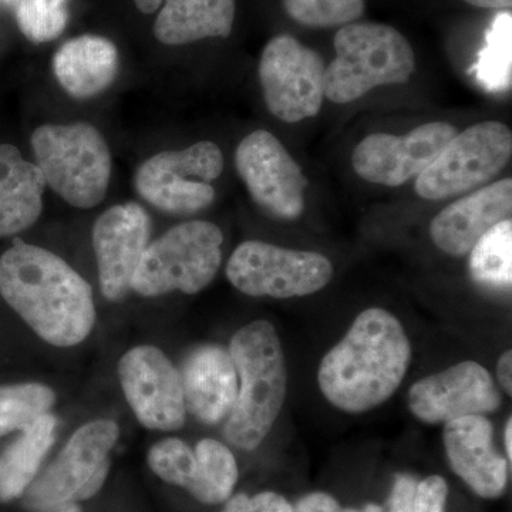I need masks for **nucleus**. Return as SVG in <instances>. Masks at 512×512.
Masks as SVG:
<instances>
[{
  "mask_svg": "<svg viewBox=\"0 0 512 512\" xmlns=\"http://www.w3.org/2000/svg\"><path fill=\"white\" fill-rule=\"evenodd\" d=\"M0 295L40 339L57 348L79 345L96 325L89 282L60 256L19 239L0 256Z\"/></svg>",
  "mask_w": 512,
  "mask_h": 512,
  "instance_id": "obj_1",
  "label": "nucleus"
},
{
  "mask_svg": "<svg viewBox=\"0 0 512 512\" xmlns=\"http://www.w3.org/2000/svg\"><path fill=\"white\" fill-rule=\"evenodd\" d=\"M410 359L412 345L399 319L382 308H369L323 357L319 387L342 412H367L399 389Z\"/></svg>",
  "mask_w": 512,
  "mask_h": 512,
  "instance_id": "obj_2",
  "label": "nucleus"
},
{
  "mask_svg": "<svg viewBox=\"0 0 512 512\" xmlns=\"http://www.w3.org/2000/svg\"><path fill=\"white\" fill-rule=\"evenodd\" d=\"M228 352L241 384L225 423V439L241 450H255L274 427L286 399L281 340L272 323L255 320L235 333Z\"/></svg>",
  "mask_w": 512,
  "mask_h": 512,
  "instance_id": "obj_3",
  "label": "nucleus"
},
{
  "mask_svg": "<svg viewBox=\"0 0 512 512\" xmlns=\"http://www.w3.org/2000/svg\"><path fill=\"white\" fill-rule=\"evenodd\" d=\"M335 50L336 57L325 70V96L333 103H352L376 87L407 83L416 70L409 40L382 23L342 26Z\"/></svg>",
  "mask_w": 512,
  "mask_h": 512,
  "instance_id": "obj_4",
  "label": "nucleus"
},
{
  "mask_svg": "<svg viewBox=\"0 0 512 512\" xmlns=\"http://www.w3.org/2000/svg\"><path fill=\"white\" fill-rule=\"evenodd\" d=\"M32 147L46 185L67 204L90 210L106 198L113 161L92 124H46L36 128Z\"/></svg>",
  "mask_w": 512,
  "mask_h": 512,
  "instance_id": "obj_5",
  "label": "nucleus"
},
{
  "mask_svg": "<svg viewBox=\"0 0 512 512\" xmlns=\"http://www.w3.org/2000/svg\"><path fill=\"white\" fill-rule=\"evenodd\" d=\"M224 235L208 221H188L148 244L131 291L146 298L170 292H201L214 281L222 261Z\"/></svg>",
  "mask_w": 512,
  "mask_h": 512,
  "instance_id": "obj_6",
  "label": "nucleus"
},
{
  "mask_svg": "<svg viewBox=\"0 0 512 512\" xmlns=\"http://www.w3.org/2000/svg\"><path fill=\"white\" fill-rule=\"evenodd\" d=\"M119 439L120 427L114 420L97 419L83 424L74 431L59 457L29 485L26 507L47 512L93 498L106 483L110 453Z\"/></svg>",
  "mask_w": 512,
  "mask_h": 512,
  "instance_id": "obj_7",
  "label": "nucleus"
},
{
  "mask_svg": "<svg viewBox=\"0 0 512 512\" xmlns=\"http://www.w3.org/2000/svg\"><path fill=\"white\" fill-rule=\"evenodd\" d=\"M512 154V133L500 121H484L456 134L416 180L417 195L441 201L494 180Z\"/></svg>",
  "mask_w": 512,
  "mask_h": 512,
  "instance_id": "obj_8",
  "label": "nucleus"
},
{
  "mask_svg": "<svg viewBox=\"0 0 512 512\" xmlns=\"http://www.w3.org/2000/svg\"><path fill=\"white\" fill-rule=\"evenodd\" d=\"M224 171V154L212 141H200L178 151H163L138 167V195L168 214H194L215 200L217 180Z\"/></svg>",
  "mask_w": 512,
  "mask_h": 512,
  "instance_id": "obj_9",
  "label": "nucleus"
},
{
  "mask_svg": "<svg viewBox=\"0 0 512 512\" xmlns=\"http://www.w3.org/2000/svg\"><path fill=\"white\" fill-rule=\"evenodd\" d=\"M227 278L245 295L288 299L325 288L332 281L333 265L318 252L245 241L229 258Z\"/></svg>",
  "mask_w": 512,
  "mask_h": 512,
  "instance_id": "obj_10",
  "label": "nucleus"
},
{
  "mask_svg": "<svg viewBox=\"0 0 512 512\" xmlns=\"http://www.w3.org/2000/svg\"><path fill=\"white\" fill-rule=\"evenodd\" d=\"M325 70L322 56L295 37L269 40L258 67L266 107L285 123L318 116L325 99Z\"/></svg>",
  "mask_w": 512,
  "mask_h": 512,
  "instance_id": "obj_11",
  "label": "nucleus"
},
{
  "mask_svg": "<svg viewBox=\"0 0 512 512\" xmlns=\"http://www.w3.org/2000/svg\"><path fill=\"white\" fill-rule=\"evenodd\" d=\"M235 165L262 210L279 220L301 217L309 180L274 134L258 130L245 137L235 151Z\"/></svg>",
  "mask_w": 512,
  "mask_h": 512,
  "instance_id": "obj_12",
  "label": "nucleus"
},
{
  "mask_svg": "<svg viewBox=\"0 0 512 512\" xmlns=\"http://www.w3.org/2000/svg\"><path fill=\"white\" fill-rule=\"evenodd\" d=\"M117 372L127 403L146 429L175 431L184 426L183 380L163 350L136 346L121 356Z\"/></svg>",
  "mask_w": 512,
  "mask_h": 512,
  "instance_id": "obj_13",
  "label": "nucleus"
},
{
  "mask_svg": "<svg viewBox=\"0 0 512 512\" xmlns=\"http://www.w3.org/2000/svg\"><path fill=\"white\" fill-rule=\"evenodd\" d=\"M456 134L457 128L443 121L423 124L406 136L370 134L353 151V168L367 183L400 187L417 180Z\"/></svg>",
  "mask_w": 512,
  "mask_h": 512,
  "instance_id": "obj_14",
  "label": "nucleus"
},
{
  "mask_svg": "<svg viewBox=\"0 0 512 512\" xmlns=\"http://www.w3.org/2000/svg\"><path fill=\"white\" fill-rule=\"evenodd\" d=\"M150 227L147 211L136 202L114 205L94 222L92 241L104 298L121 301L131 291Z\"/></svg>",
  "mask_w": 512,
  "mask_h": 512,
  "instance_id": "obj_15",
  "label": "nucleus"
},
{
  "mask_svg": "<svg viewBox=\"0 0 512 512\" xmlns=\"http://www.w3.org/2000/svg\"><path fill=\"white\" fill-rule=\"evenodd\" d=\"M501 406L493 376L477 362L448 367L413 384L409 407L424 423L439 424L467 416H484Z\"/></svg>",
  "mask_w": 512,
  "mask_h": 512,
  "instance_id": "obj_16",
  "label": "nucleus"
},
{
  "mask_svg": "<svg viewBox=\"0 0 512 512\" xmlns=\"http://www.w3.org/2000/svg\"><path fill=\"white\" fill-rule=\"evenodd\" d=\"M444 448L451 470L477 495L501 497L507 490V458L494 447L493 424L484 416L451 420L444 426Z\"/></svg>",
  "mask_w": 512,
  "mask_h": 512,
  "instance_id": "obj_17",
  "label": "nucleus"
},
{
  "mask_svg": "<svg viewBox=\"0 0 512 512\" xmlns=\"http://www.w3.org/2000/svg\"><path fill=\"white\" fill-rule=\"evenodd\" d=\"M511 211L512 180L505 178L447 205L431 221L430 237L444 254L466 255Z\"/></svg>",
  "mask_w": 512,
  "mask_h": 512,
  "instance_id": "obj_18",
  "label": "nucleus"
},
{
  "mask_svg": "<svg viewBox=\"0 0 512 512\" xmlns=\"http://www.w3.org/2000/svg\"><path fill=\"white\" fill-rule=\"evenodd\" d=\"M184 399L187 410L205 424L229 416L238 396V373L228 350L215 345L195 349L185 359Z\"/></svg>",
  "mask_w": 512,
  "mask_h": 512,
  "instance_id": "obj_19",
  "label": "nucleus"
},
{
  "mask_svg": "<svg viewBox=\"0 0 512 512\" xmlns=\"http://www.w3.org/2000/svg\"><path fill=\"white\" fill-rule=\"evenodd\" d=\"M53 73L74 99L99 96L116 80L119 50L106 37L83 35L67 40L53 57Z\"/></svg>",
  "mask_w": 512,
  "mask_h": 512,
  "instance_id": "obj_20",
  "label": "nucleus"
},
{
  "mask_svg": "<svg viewBox=\"0 0 512 512\" xmlns=\"http://www.w3.org/2000/svg\"><path fill=\"white\" fill-rule=\"evenodd\" d=\"M46 181L12 144H0V238L32 227L43 211Z\"/></svg>",
  "mask_w": 512,
  "mask_h": 512,
  "instance_id": "obj_21",
  "label": "nucleus"
},
{
  "mask_svg": "<svg viewBox=\"0 0 512 512\" xmlns=\"http://www.w3.org/2000/svg\"><path fill=\"white\" fill-rule=\"evenodd\" d=\"M237 0H164L154 36L168 46L228 37L234 28Z\"/></svg>",
  "mask_w": 512,
  "mask_h": 512,
  "instance_id": "obj_22",
  "label": "nucleus"
},
{
  "mask_svg": "<svg viewBox=\"0 0 512 512\" xmlns=\"http://www.w3.org/2000/svg\"><path fill=\"white\" fill-rule=\"evenodd\" d=\"M52 413L37 419L0 453V501L8 503L26 493L56 440Z\"/></svg>",
  "mask_w": 512,
  "mask_h": 512,
  "instance_id": "obj_23",
  "label": "nucleus"
},
{
  "mask_svg": "<svg viewBox=\"0 0 512 512\" xmlns=\"http://www.w3.org/2000/svg\"><path fill=\"white\" fill-rule=\"evenodd\" d=\"M197 470L188 493L202 504L225 503L238 481V464L225 444L204 439L194 448Z\"/></svg>",
  "mask_w": 512,
  "mask_h": 512,
  "instance_id": "obj_24",
  "label": "nucleus"
},
{
  "mask_svg": "<svg viewBox=\"0 0 512 512\" xmlns=\"http://www.w3.org/2000/svg\"><path fill=\"white\" fill-rule=\"evenodd\" d=\"M471 276L491 288L510 289L512 282V221L498 222L470 251Z\"/></svg>",
  "mask_w": 512,
  "mask_h": 512,
  "instance_id": "obj_25",
  "label": "nucleus"
},
{
  "mask_svg": "<svg viewBox=\"0 0 512 512\" xmlns=\"http://www.w3.org/2000/svg\"><path fill=\"white\" fill-rule=\"evenodd\" d=\"M56 393L42 383L0 386V439L16 430H25L50 413Z\"/></svg>",
  "mask_w": 512,
  "mask_h": 512,
  "instance_id": "obj_26",
  "label": "nucleus"
},
{
  "mask_svg": "<svg viewBox=\"0 0 512 512\" xmlns=\"http://www.w3.org/2000/svg\"><path fill=\"white\" fill-rule=\"evenodd\" d=\"M511 12H501L485 36L476 66L477 79L490 92H503L511 86Z\"/></svg>",
  "mask_w": 512,
  "mask_h": 512,
  "instance_id": "obj_27",
  "label": "nucleus"
},
{
  "mask_svg": "<svg viewBox=\"0 0 512 512\" xmlns=\"http://www.w3.org/2000/svg\"><path fill=\"white\" fill-rule=\"evenodd\" d=\"M286 13L308 28L355 23L365 13V0H284Z\"/></svg>",
  "mask_w": 512,
  "mask_h": 512,
  "instance_id": "obj_28",
  "label": "nucleus"
},
{
  "mask_svg": "<svg viewBox=\"0 0 512 512\" xmlns=\"http://www.w3.org/2000/svg\"><path fill=\"white\" fill-rule=\"evenodd\" d=\"M148 466L167 484L188 491L197 470L194 450L185 441L170 437L158 441L148 451Z\"/></svg>",
  "mask_w": 512,
  "mask_h": 512,
  "instance_id": "obj_29",
  "label": "nucleus"
},
{
  "mask_svg": "<svg viewBox=\"0 0 512 512\" xmlns=\"http://www.w3.org/2000/svg\"><path fill=\"white\" fill-rule=\"evenodd\" d=\"M15 9L20 32L33 43L52 42L62 35L69 23L66 8L50 9L33 0H19Z\"/></svg>",
  "mask_w": 512,
  "mask_h": 512,
  "instance_id": "obj_30",
  "label": "nucleus"
},
{
  "mask_svg": "<svg viewBox=\"0 0 512 512\" xmlns=\"http://www.w3.org/2000/svg\"><path fill=\"white\" fill-rule=\"evenodd\" d=\"M222 512H293V507L282 495L265 491L254 497L247 494H237L228 498Z\"/></svg>",
  "mask_w": 512,
  "mask_h": 512,
  "instance_id": "obj_31",
  "label": "nucleus"
},
{
  "mask_svg": "<svg viewBox=\"0 0 512 512\" xmlns=\"http://www.w3.org/2000/svg\"><path fill=\"white\" fill-rule=\"evenodd\" d=\"M448 497V485L440 476L424 478L417 483L412 508L409 512H444Z\"/></svg>",
  "mask_w": 512,
  "mask_h": 512,
  "instance_id": "obj_32",
  "label": "nucleus"
},
{
  "mask_svg": "<svg viewBox=\"0 0 512 512\" xmlns=\"http://www.w3.org/2000/svg\"><path fill=\"white\" fill-rule=\"evenodd\" d=\"M417 483L413 477L397 474L394 478L392 494L386 505L367 504L365 512H409L412 508Z\"/></svg>",
  "mask_w": 512,
  "mask_h": 512,
  "instance_id": "obj_33",
  "label": "nucleus"
},
{
  "mask_svg": "<svg viewBox=\"0 0 512 512\" xmlns=\"http://www.w3.org/2000/svg\"><path fill=\"white\" fill-rule=\"evenodd\" d=\"M293 512H360L353 508H343L336 498L326 493L305 495L293 507Z\"/></svg>",
  "mask_w": 512,
  "mask_h": 512,
  "instance_id": "obj_34",
  "label": "nucleus"
},
{
  "mask_svg": "<svg viewBox=\"0 0 512 512\" xmlns=\"http://www.w3.org/2000/svg\"><path fill=\"white\" fill-rule=\"evenodd\" d=\"M497 376L500 380L501 386L504 387L508 396L512 394V353L511 350L503 353V356L498 360Z\"/></svg>",
  "mask_w": 512,
  "mask_h": 512,
  "instance_id": "obj_35",
  "label": "nucleus"
},
{
  "mask_svg": "<svg viewBox=\"0 0 512 512\" xmlns=\"http://www.w3.org/2000/svg\"><path fill=\"white\" fill-rule=\"evenodd\" d=\"M464 2L476 8L494 10H507L512 5V0H464Z\"/></svg>",
  "mask_w": 512,
  "mask_h": 512,
  "instance_id": "obj_36",
  "label": "nucleus"
},
{
  "mask_svg": "<svg viewBox=\"0 0 512 512\" xmlns=\"http://www.w3.org/2000/svg\"><path fill=\"white\" fill-rule=\"evenodd\" d=\"M136 2L137 9L140 10L144 15H151V13L157 12L160 6L163 5L164 0H134Z\"/></svg>",
  "mask_w": 512,
  "mask_h": 512,
  "instance_id": "obj_37",
  "label": "nucleus"
},
{
  "mask_svg": "<svg viewBox=\"0 0 512 512\" xmlns=\"http://www.w3.org/2000/svg\"><path fill=\"white\" fill-rule=\"evenodd\" d=\"M504 443H505V450H507V456H508V463H511L512 458V420H507V426H505L504 431Z\"/></svg>",
  "mask_w": 512,
  "mask_h": 512,
  "instance_id": "obj_38",
  "label": "nucleus"
},
{
  "mask_svg": "<svg viewBox=\"0 0 512 512\" xmlns=\"http://www.w3.org/2000/svg\"><path fill=\"white\" fill-rule=\"evenodd\" d=\"M33 2L37 3V5L45 6V8L62 9L66 8V3L69 0H33Z\"/></svg>",
  "mask_w": 512,
  "mask_h": 512,
  "instance_id": "obj_39",
  "label": "nucleus"
},
{
  "mask_svg": "<svg viewBox=\"0 0 512 512\" xmlns=\"http://www.w3.org/2000/svg\"><path fill=\"white\" fill-rule=\"evenodd\" d=\"M47 512H82V508L77 504L64 505V507L56 508V510Z\"/></svg>",
  "mask_w": 512,
  "mask_h": 512,
  "instance_id": "obj_40",
  "label": "nucleus"
},
{
  "mask_svg": "<svg viewBox=\"0 0 512 512\" xmlns=\"http://www.w3.org/2000/svg\"><path fill=\"white\" fill-rule=\"evenodd\" d=\"M5 5L12 6V8H15L16 5H18L19 0H2Z\"/></svg>",
  "mask_w": 512,
  "mask_h": 512,
  "instance_id": "obj_41",
  "label": "nucleus"
}]
</instances>
